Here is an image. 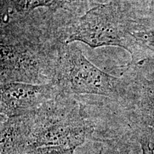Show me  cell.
<instances>
[{
  "label": "cell",
  "mask_w": 154,
  "mask_h": 154,
  "mask_svg": "<svg viewBox=\"0 0 154 154\" xmlns=\"http://www.w3.org/2000/svg\"><path fill=\"white\" fill-rule=\"evenodd\" d=\"M138 106L143 121L154 129V88H146L139 100Z\"/></svg>",
  "instance_id": "cell-7"
},
{
  "label": "cell",
  "mask_w": 154,
  "mask_h": 154,
  "mask_svg": "<svg viewBox=\"0 0 154 154\" xmlns=\"http://www.w3.org/2000/svg\"><path fill=\"white\" fill-rule=\"evenodd\" d=\"M133 34L140 44H145L146 47L154 51V30L144 31Z\"/></svg>",
  "instance_id": "cell-11"
},
{
  "label": "cell",
  "mask_w": 154,
  "mask_h": 154,
  "mask_svg": "<svg viewBox=\"0 0 154 154\" xmlns=\"http://www.w3.org/2000/svg\"><path fill=\"white\" fill-rule=\"evenodd\" d=\"M29 116V149L42 146L76 149L95 131L80 103L63 91Z\"/></svg>",
  "instance_id": "cell-2"
},
{
  "label": "cell",
  "mask_w": 154,
  "mask_h": 154,
  "mask_svg": "<svg viewBox=\"0 0 154 154\" xmlns=\"http://www.w3.org/2000/svg\"><path fill=\"white\" fill-rule=\"evenodd\" d=\"M29 114L1 120V154H24L29 149Z\"/></svg>",
  "instance_id": "cell-6"
},
{
  "label": "cell",
  "mask_w": 154,
  "mask_h": 154,
  "mask_svg": "<svg viewBox=\"0 0 154 154\" xmlns=\"http://www.w3.org/2000/svg\"><path fill=\"white\" fill-rule=\"evenodd\" d=\"M61 92L62 90L55 82L46 84H1L2 119L35 112Z\"/></svg>",
  "instance_id": "cell-5"
},
{
  "label": "cell",
  "mask_w": 154,
  "mask_h": 154,
  "mask_svg": "<svg viewBox=\"0 0 154 154\" xmlns=\"http://www.w3.org/2000/svg\"><path fill=\"white\" fill-rule=\"evenodd\" d=\"M54 82L70 95H98L111 99L121 96V80L90 61L73 43L61 44Z\"/></svg>",
  "instance_id": "cell-4"
},
{
  "label": "cell",
  "mask_w": 154,
  "mask_h": 154,
  "mask_svg": "<svg viewBox=\"0 0 154 154\" xmlns=\"http://www.w3.org/2000/svg\"><path fill=\"white\" fill-rule=\"evenodd\" d=\"M62 36L64 43L81 42L90 47L115 46L129 51L133 60L139 61L143 45L127 29L126 20L116 6L100 5L88 10Z\"/></svg>",
  "instance_id": "cell-3"
},
{
  "label": "cell",
  "mask_w": 154,
  "mask_h": 154,
  "mask_svg": "<svg viewBox=\"0 0 154 154\" xmlns=\"http://www.w3.org/2000/svg\"><path fill=\"white\" fill-rule=\"evenodd\" d=\"M99 154H130L131 142L126 137L107 138L101 140Z\"/></svg>",
  "instance_id": "cell-8"
},
{
  "label": "cell",
  "mask_w": 154,
  "mask_h": 154,
  "mask_svg": "<svg viewBox=\"0 0 154 154\" xmlns=\"http://www.w3.org/2000/svg\"><path fill=\"white\" fill-rule=\"evenodd\" d=\"M29 20L4 22L1 27V84L54 82L61 38H47Z\"/></svg>",
  "instance_id": "cell-1"
},
{
  "label": "cell",
  "mask_w": 154,
  "mask_h": 154,
  "mask_svg": "<svg viewBox=\"0 0 154 154\" xmlns=\"http://www.w3.org/2000/svg\"><path fill=\"white\" fill-rule=\"evenodd\" d=\"M142 154H154V129L149 127L138 136Z\"/></svg>",
  "instance_id": "cell-9"
},
{
  "label": "cell",
  "mask_w": 154,
  "mask_h": 154,
  "mask_svg": "<svg viewBox=\"0 0 154 154\" xmlns=\"http://www.w3.org/2000/svg\"><path fill=\"white\" fill-rule=\"evenodd\" d=\"M75 150L63 146H42L29 149L24 154H74Z\"/></svg>",
  "instance_id": "cell-10"
}]
</instances>
